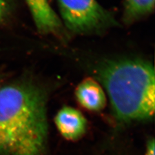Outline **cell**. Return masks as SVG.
I'll return each mask as SVG.
<instances>
[{"label":"cell","mask_w":155,"mask_h":155,"mask_svg":"<svg viewBox=\"0 0 155 155\" xmlns=\"http://www.w3.org/2000/svg\"><path fill=\"white\" fill-rule=\"evenodd\" d=\"M45 96L32 83L0 89V155H43L47 123Z\"/></svg>","instance_id":"obj_1"},{"label":"cell","mask_w":155,"mask_h":155,"mask_svg":"<svg viewBox=\"0 0 155 155\" xmlns=\"http://www.w3.org/2000/svg\"><path fill=\"white\" fill-rule=\"evenodd\" d=\"M94 73L120 121L134 122L153 116L155 75L151 62L139 58H107L98 62Z\"/></svg>","instance_id":"obj_2"},{"label":"cell","mask_w":155,"mask_h":155,"mask_svg":"<svg viewBox=\"0 0 155 155\" xmlns=\"http://www.w3.org/2000/svg\"><path fill=\"white\" fill-rule=\"evenodd\" d=\"M61 21L78 35L99 34L118 25L114 17L96 0H58Z\"/></svg>","instance_id":"obj_3"},{"label":"cell","mask_w":155,"mask_h":155,"mask_svg":"<svg viewBox=\"0 0 155 155\" xmlns=\"http://www.w3.org/2000/svg\"><path fill=\"white\" fill-rule=\"evenodd\" d=\"M25 1L39 32L43 35L64 36L65 27L59 16L50 5L48 0Z\"/></svg>","instance_id":"obj_4"},{"label":"cell","mask_w":155,"mask_h":155,"mask_svg":"<svg viewBox=\"0 0 155 155\" xmlns=\"http://www.w3.org/2000/svg\"><path fill=\"white\" fill-rule=\"evenodd\" d=\"M55 124L61 136L68 140H77L83 136L87 129V120L78 110L66 106L58 111Z\"/></svg>","instance_id":"obj_5"},{"label":"cell","mask_w":155,"mask_h":155,"mask_svg":"<svg viewBox=\"0 0 155 155\" xmlns=\"http://www.w3.org/2000/svg\"><path fill=\"white\" fill-rule=\"evenodd\" d=\"M75 96L82 107L90 111L101 110L107 104L102 87L92 78H87L80 82L76 89Z\"/></svg>","instance_id":"obj_6"},{"label":"cell","mask_w":155,"mask_h":155,"mask_svg":"<svg viewBox=\"0 0 155 155\" xmlns=\"http://www.w3.org/2000/svg\"><path fill=\"white\" fill-rule=\"evenodd\" d=\"M155 0H125L123 21L132 24L151 14L154 10Z\"/></svg>","instance_id":"obj_7"},{"label":"cell","mask_w":155,"mask_h":155,"mask_svg":"<svg viewBox=\"0 0 155 155\" xmlns=\"http://www.w3.org/2000/svg\"><path fill=\"white\" fill-rule=\"evenodd\" d=\"M154 146L155 145L154 139L149 140L147 144L145 155H154Z\"/></svg>","instance_id":"obj_8"},{"label":"cell","mask_w":155,"mask_h":155,"mask_svg":"<svg viewBox=\"0 0 155 155\" xmlns=\"http://www.w3.org/2000/svg\"><path fill=\"white\" fill-rule=\"evenodd\" d=\"M7 0H0V20L3 18L7 9Z\"/></svg>","instance_id":"obj_9"}]
</instances>
